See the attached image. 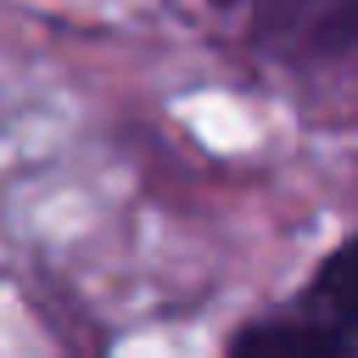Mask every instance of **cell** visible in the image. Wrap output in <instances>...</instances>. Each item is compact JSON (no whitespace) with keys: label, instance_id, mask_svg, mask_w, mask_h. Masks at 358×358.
Listing matches in <instances>:
<instances>
[{"label":"cell","instance_id":"3957f363","mask_svg":"<svg viewBox=\"0 0 358 358\" xmlns=\"http://www.w3.org/2000/svg\"><path fill=\"white\" fill-rule=\"evenodd\" d=\"M302 313L330 324L336 336H358V241H347L341 252H330L302 296Z\"/></svg>","mask_w":358,"mask_h":358},{"label":"cell","instance_id":"6da1fadb","mask_svg":"<svg viewBox=\"0 0 358 358\" xmlns=\"http://www.w3.org/2000/svg\"><path fill=\"white\" fill-rule=\"evenodd\" d=\"M263 34H274L291 50H347L358 45V0H268Z\"/></svg>","mask_w":358,"mask_h":358},{"label":"cell","instance_id":"7a4b0ae2","mask_svg":"<svg viewBox=\"0 0 358 358\" xmlns=\"http://www.w3.org/2000/svg\"><path fill=\"white\" fill-rule=\"evenodd\" d=\"M347 347H352L347 336L296 313V319H268V324L241 330L229 358H347Z\"/></svg>","mask_w":358,"mask_h":358}]
</instances>
